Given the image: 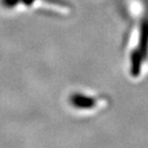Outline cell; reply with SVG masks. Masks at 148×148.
Segmentation results:
<instances>
[{
  "label": "cell",
  "mask_w": 148,
  "mask_h": 148,
  "mask_svg": "<svg viewBox=\"0 0 148 148\" xmlns=\"http://www.w3.org/2000/svg\"><path fill=\"white\" fill-rule=\"evenodd\" d=\"M69 101L72 106L78 109H90L94 108L97 104L95 98L82 95V94H72L70 96Z\"/></svg>",
  "instance_id": "cell-2"
},
{
  "label": "cell",
  "mask_w": 148,
  "mask_h": 148,
  "mask_svg": "<svg viewBox=\"0 0 148 148\" xmlns=\"http://www.w3.org/2000/svg\"><path fill=\"white\" fill-rule=\"evenodd\" d=\"M131 75L134 77H138L141 73L142 70V63L145 59L143 58V56L138 49H134V51L131 53Z\"/></svg>",
  "instance_id": "cell-3"
},
{
  "label": "cell",
  "mask_w": 148,
  "mask_h": 148,
  "mask_svg": "<svg viewBox=\"0 0 148 148\" xmlns=\"http://www.w3.org/2000/svg\"><path fill=\"white\" fill-rule=\"evenodd\" d=\"M137 49L142 53L144 59L148 57V12H145L140 24L139 46Z\"/></svg>",
  "instance_id": "cell-1"
}]
</instances>
